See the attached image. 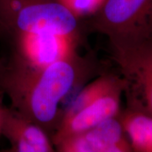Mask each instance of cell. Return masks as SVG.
Listing matches in <instances>:
<instances>
[{
	"mask_svg": "<svg viewBox=\"0 0 152 152\" xmlns=\"http://www.w3.org/2000/svg\"><path fill=\"white\" fill-rule=\"evenodd\" d=\"M90 66L77 53L46 66L11 54L0 76V91L12 109L51 137L61 117V104L87 75Z\"/></svg>",
	"mask_w": 152,
	"mask_h": 152,
	"instance_id": "1",
	"label": "cell"
},
{
	"mask_svg": "<svg viewBox=\"0 0 152 152\" xmlns=\"http://www.w3.org/2000/svg\"><path fill=\"white\" fill-rule=\"evenodd\" d=\"M0 22L9 38L17 34L80 37L81 19L57 0H0Z\"/></svg>",
	"mask_w": 152,
	"mask_h": 152,
	"instance_id": "2",
	"label": "cell"
},
{
	"mask_svg": "<svg viewBox=\"0 0 152 152\" xmlns=\"http://www.w3.org/2000/svg\"><path fill=\"white\" fill-rule=\"evenodd\" d=\"M88 25L106 36L111 47L151 39L152 0H106Z\"/></svg>",
	"mask_w": 152,
	"mask_h": 152,
	"instance_id": "3",
	"label": "cell"
},
{
	"mask_svg": "<svg viewBox=\"0 0 152 152\" xmlns=\"http://www.w3.org/2000/svg\"><path fill=\"white\" fill-rule=\"evenodd\" d=\"M111 49L123 80L125 106L152 115V38Z\"/></svg>",
	"mask_w": 152,
	"mask_h": 152,
	"instance_id": "4",
	"label": "cell"
},
{
	"mask_svg": "<svg viewBox=\"0 0 152 152\" xmlns=\"http://www.w3.org/2000/svg\"><path fill=\"white\" fill-rule=\"evenodd\" d=\"M123 83L121 77L117 84L97 96L76 113L62 117L51 137L54 147L64 139L92 128L116 117L121 111Z\"/></svg>",
	"mask_w": 152,
	"mask_h": 152,
	"instance_id": "5",
	"label": "cell"
},
{
	"mask_svg": "<svg viewBox=\"0 0 152 152\" xmlns=\"http://www.w3.org/2000/svg\"><path fill=\"white\" fill-rule=\"evenodd\" d=\"M54 148L58 152L132 151L118 116L64 139Z\"/></svg>",
	"mask_w": 152,
	"mask_h": 152,
	"instance_id": "6",
	"label": "cell"
},
{
	"mask_svg": "<svg viewBox=\"0 0 152 152\" xmlns=\"http://www.w3.org/2000/svg\"><path fill=\"white\" fill-rule=\"evenodd\" d=\"M12 54L30 64L46 66L77 53L78 39L48 34H17L9 37Z\"/></svg>",
	"mask_w": 152,
	"mask_h": 152,
	"instance_id": "7",
	"label": "cell"
},
{
	"mask_svg": "<svg viewBox=\"0 0 152 152\" xmlns=\"http://www.w3.org/2000/svg\"><path fill=\"white\" fill-rule=\"evenodd\" d=\"M1 135L10 144L9 152H53L55 148L50 136L35 123L6 106Z\"/></svg>",
	"mask_w": 152,
	"mask_h": 152,
	"instance_id": "8",
	"label": "cell"
},
{
	"mask_svg": "<svg viewBox=\"0 0 152 152\" xmlns=\"http://www.w3.org/2000/svg\"><path fill=\"white\" fill-rule=\"evenodd\" d=\"M118 118L132 151L152 152V115L125 106Z\"/></svg>",
	"mask_w": 152,
	"mask_h": 152,
	"instance_id": "9",
	"label": "cell"
},
{
	"mask_svg": "<svg viewBox=\"0 0 152 152\" xmlns=\"http://www.w3.org/2000/svg\"><path fill=\"white\" fill-rule=\"evenodd\" d=\"M81 20L90 18L99 10L106 0H57Z\"/></svg>",
	"mask_w": 152,
	"mask_h": 152,
	"instance_id": "10",
	"label": "cell"
},
{
	"mask_svg": "<svg viewBox=\"0 0 152 152\" xmlns=\"http://www.w3.org/2000/svg\"><path fill=\"white\" fill-rule=\"evenodd\" d=\"M4 94L0 91V135H1V123H2L4 113L6 108V106L4 104Z\"/></svg>",
	"mask_w": 152,
	"mask_h": 152,
	"instance_id": "11",
	"label": "cell"
},
{
	"mask_svg": "<svg viewBox=\"0 0 152 152\" xmlns=\"http://www.w3.org/2000/svg\"><path fill=\"white\" fill-rule=\"evenodd\" d=\"M5 38L9 39L8 33L3 26V25L1 24V23L0 22V39H5Z\"/></svg>",
	"mask_w": 152,
	"mask_h": 152,
	"instance_id": "12",
	"label": "cell"
},
{
	"mask_svg": "<svg viewBox=\"0 0 152 152\" xmlns=\"http://www.w3.org/2000/svg\"><path fill=\"white\" fill-rule=\"evenodd\" d=\"M5 64H6V61L4 59H3V58H0V76H1V73H2V72L4 71Z\"/></svg>",
	"mask_w": 152,
	"mask_h": 152,
	"instance_id": "13",
	"label": "cell"
}]
</instances>
